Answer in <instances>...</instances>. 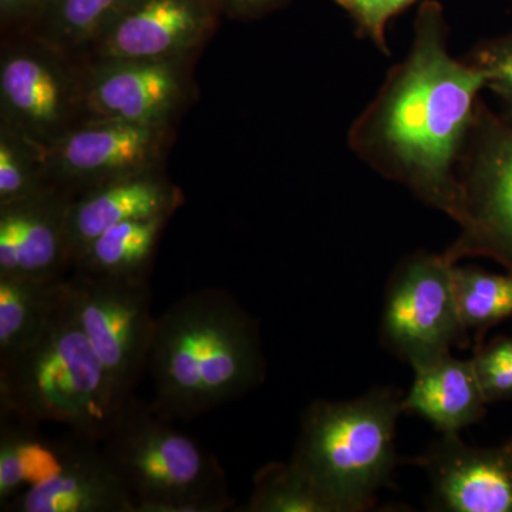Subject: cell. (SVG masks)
Returning <instances> with one entry per match:
<instances>
[{
  "label": "cell",
  "mask_w": 512,
  "mask_h": 512,
  "mask_svg": "<svg viewBox=\"0 0 512 512\" xmlns=\"http://www.w3.org/2000/svg\"><path fill=\"white\" fill-rule=\"evenodd\" d=\"M148 370L158 412L197 419L264 382L258 323L224 289L187 293L157 316Z\"/></svg>",
  "instance_id": "cell-1"
},
{
  "label": "cell",
  "mask_w": 512,
  "mask_h": 512,
  "mask_svg": "<svg viewBox=\"0 0 512 512\" xmlns=\"http://www.w3.org/2000/svg\"><path fill=\"white\" fill-rule=\"evenodd\" d=\"M0 413L36 426L60 424L94 441L109 434L119 409L77 316L69 278L39 338L0 365Z\"/></svg>",
  "instance_id": "cell-2"
},
{
  "label": "cell",
  "mask_w": 512,
  "mask_h": 512,
  "mask_svg": "<svg viewBox=\"0 0 512 512\" xmlns=\"http://www.w3.org/2000/svg\"><path fill=\"white\" fill-rule=\"evenodd\" d=\"M402 397L375 389L349 402H313L302 416L291 460L339 512L375 505L396 466V427Z\"/></svg>",
  "instance_id": "cell-3"
},
{
  "label": "cell",
  "mask_w": 512,
  "mask_h": 512,
  "mask_svg": "<svg viewBox=\"0 0 512 512\" xmlns=\"http://www.w3.org/2000/svg\"><path fill=\"white\" fill-rule=\"evenodd\" d=\"M174 423L134 396L101 441L137 512L235 511L218 458Z\"/></svg>",
  "instance_id": "cell-4"
},
{
  "label": "cell",
  "mask_w": 512,
  "mask_h": 512,
  "mask_svg": "<svg viewBox=\"0 0 512 512\" xmlns=\"http://www.w3.org/2000/svg\"><path fill=\"white\" fill-rule=\"evenodd\" d=\"M491 82L488 69L454 62L426 39L414 53L392 94L384 119V134L404 163L429 190L443 197L448 164L476 94Z\"/></svg>",
  "instance_id": "cell-5"
},
{
  "label": "cell",
  "mask_w": 512,
  "mask_h": 512,
  "mask_svg": "<svg viewBox=\"0 0 512 512\" xmlns=\"http://www.w3.org/2000/svg\"><path fill=\"white\" fill-rule=\"evenodd\" d=\"M83 120L82 62L30 33L3 36L0 128L42 150Z\"/></svg>",
  "instance_id": "cell-6"
},
{
  "label": "cell",
  "mask_w": 512,
  "mask_h": 512,
  "mask_svg": "<svg viewBox=\"0 0 512 512\" xmlns=\"http://www.w3.org/2000/svg\"><path fill=\"white\" fill-rule=\"evenodd\" d=\"M69 285L77 316L99 356L120 412L136 396L148 370L157 320L151 312L150 284L73 272Z\"/></svg>",
  "instance_id": "cell-7"
},
{
  "label": "cell",
  "mask_w": 512,
  "mask_h": 512,
  "mask_svg": "<svg viewBox=\"0 0 512 512\" xmlns=\"http://www.w3.org/2000/svg\"><path fill=\"white\" fill-rule=\"evenodd\" d=\"M451 269L447 256H420L407 262L387 288L383 340L412 367L450 353L466 338Z\"/></svg>",
  "instance_id": "cell-8"
},
{
  "label": "cell",
  "mask_w": 512,
  "mask_h": 512,
  "mask_svg": "<svg viewBox=\"0 0 512 512\" xmlns=\"http://www.w3.org/2000/svg\"><path fill=\"white\" fill-rule=\"evenodd\" d=\"M171 127L114 120H83L42 148L53 187L76 195L117 178L163 168Z\"/></svg>",
  "instance_id": "cell-9"
},
{
  "label": "cell",
  "mask_w": 512,
  "mask_h": 512,
  "mask_svg": "<svg viewBox=\"0 0 512 512\" xmlns=\"http://www.w3.org/2000/svg\"><path fill=\"white\" fill-rule=\"evenodd\" d=\"M191 60H80L84 120L173 126L192 94Z\"/></svg>",
  "instance_id": "cell-10"
},
{
  "label": "cell",
  "mask_w": 512,
  "mask_h": 512,
  "mask_svg": "<svg viewBox=\"0 0 512 512\" xmlns=\"http://www.w3.org/2000/svg\"><path fill=\"white\" fill-rule=\"evenodd\" d=\"M220 15L215 0H124L79 60L192 57Z\"/></svg>",
  "instance_id": "cell-11"
},
{
  "label": "cell",
  "mask_w": 512,
  "mask_h": 512,
  "mask_svg": "<svg viewBox=\"0 0 512 512\" xmlns=\"http://www.w3.org/2000/svg\"><path fill=\"white\" fill-rule=\"evenodd\" d=\"M416 464L429 476L440 510L512 512V439L480 448L443 434Z\"/></svg>",
  "instance_id": "cell-12"
},
{
  "label": "cell",
  "mask_w": 512,
  "mask_h": 512,
  "mask_svg": "<svg viewBox=\"0 0 512 512\" xmlns=\"http://www.w3.org/2000/svg\"><path fill=\"white\" fill-rule=\"evenodd\" d=\"M2 511L137 512V501L101 441L73 434L66 440L59 466L13 498Z\"/></svg>",
  "instance_id": "cell-13"
},
{
  "label": "cell",
  "mask_w": 512,
  "mask_h": 512,
  "mask_svg": "<svg viewBox=\"0 0 512 512\" xmlns=\"http://www.w3.org/2000/svg\"><path fill=\"white\" fill-rule=\"evenodd\" d=\"M74 195L60 188L0 207V276L57 282L72 271L67 215Z\"/></svg>",
  "instance_id": "cell-14"
},
{
  "label": "cell",
  "mask_w": 512,
  "mask_h": 512,
  "mask_svg": "<svg viewBox=\"0 0 512 512\" xmlns=\"http://www.w3.org/2000/svg\"><path fill=\"white\" fill-rule=\"evenodd\" d=\"M183 201V192L168 180L163 168L117 178L76 195L67 215L72 264L110 228L141 218L174 215Z\"/></svg>",
  "instance_id": "cell-15"
},
{
  "label": "cell",
  "mask_w": 512,
  "mask_h": 512,
  "mask_svg": "<svg viewBox=\"0 0 512 512\" xmlns=\"http://www.w3.org/2000/svg\"><path fill=\"white\" fill-rule=\"evenodd\" d=\"M414 380L403 413L417 414L440 433L458 434L487 413L488 400L473 360L444 353L413 366Z\"/></svg>",
  "instance_id": "cell-16"
},
{
  "label": "cell",
  "mask_w": 512,
  "mask_h": 512,
  "mask_svg": "<svg viewBox=\"0 0 512 512\" xmlns=\"http://www.w3.org/2000/svg\"><path fill=\"white\" fill-rule=\"evenodd\" d=\"M171 214L123 222L94 239L73 265V272L94 278L148 282L158 244Z\"/></svg>",
  "instance_id": "cell-17"
},
{
  "label": "cell",
  "mask_w": 512,
  "mask_h": 512,
  "mask_svg": "<svg viewBox=\"0 0 512 512\" xmlns=\"http://www.w3.org/2000/svg\"><path fill=\"white\" fill-rule=\"evenodd\" d=\"M473 242L446 255L451 262L468 248L495 256L512 272V137L495 148L476 201L466 212Z\"/></svg>",
  "instance_id": "cell-18"
},
{
  "label": "cell",
  "mask_w": 512,
  "mask_h": 512,
  "mask_svg": "<svg viewBox=\"0 0 512 512\" xmlns=\"http://www.w3.org/2000/svg\"><path fill=\"white\" fill-rule=\"evenodd\" d=\"M66 440L43 436L36 424L2 416L0 511L30 485L49 476L62 460Z\"/></svg>",
  "instance_id": "cell-19"
},
{
  "label": "cell",
  "mask_w": 512,
  "mask_h": 512,
  "mask_svg": "<svg viewBox=\"0 0 512 512\" xmlns=\"http://www.w3.org/2000/svg\"><path fill=\"white\" fill-rule=\"evenodd\" d=\"M63 281L0 276V365L15 359L39 338Z\"/></svg>",
  "instance_id": "cell-20"
},
{
  "label": "cell",
  "mask_w": 512,
  "mask_h": 512,
  "mask_svg": "<svg viewBox=\"0 0 512 512\" xmlns=\"http://www.w3.org/2000/svg\"><path fill=\"white\" fill-rule=\"evenodd\" d=\"M124 0H46L26 33L79 60Z\"/></svg>",
  "instance_id": "cell-21"
},
{
  "label": "cell",
  "mask_w": 512,
  "mask_h": 512,
  "mask_svg": "<svg viewBox=\"0 0 512 512\" xmlns=\"http://www.w3.org/2000/svg\"><path fill=\"white\" fill-rule=\"evenodd\" d=\"M237 512H339L295 461L271 463L254 477L247 503Z\"/></svg>",
  "instance_id": "cell-22"
},
{
  "label": "cell",
  "mask_w": 512,
  "mask_h": 512,
  "mask_svg": "<svg viewBox=\"0 0 512 512\" xmlns=\"http://www.w3.org/2000/svg\"><path fill=\"white\" fill-rule=\"evenodd\" d=\"M458 315L466 330L485 329L512 318V272L490 274L477 269H451Z\"/></svg>",
  "instance_id": "cell-23"
},
{
  "label": "cell",
  "mask_w": 512,
  "mask_h": 512,
  "mask_svg": "<svg viewBox=\"0 0 512 512\" xmlns=\"http://www.w3.org/2000/svg\"><path fill=\"white\" fill-rule=\"evenodd\" d=\"M53 187L42 150L19 134L0 128V207L28 200Z\"/></svg>",
  "instance_id": "cell-24"
},
{
  "label": "cell",
  "mask_w": 512,
  "mask_h": 512,
  "mask_svg": "<svg viewBox=\"0 0 512 512\" xmlns=\"http://www.w3.org/2000/svg\"><path fill=\"white\" fill-rule=\"evenodd\" d=\"M471 360L488 403L512 399V339L481 349Z\"/></svg>",
  "instance_id": "cell-25"
},
{
  "label": "cell",
  "mask_w": 512,
  "mask_h": 512,
  "mask_svg": "<svg viewBox=\"0 0 512 512\" xmlns=\"http://www.w3.org/2000/svg\"><path fill=\"white\" fill-rule=\"evenodd\" d=\"M45 5L46 0H0L3 36L28 32Z\"/></svg>",
  "instance_id": "cell-26"
},
{
  "label": "cell",
  "mask_w": 512,
  "mask_h": 512,
  "mask_svg": "<svg viewBox=\"0 0 512 512\" xmlns=\"http://www.w3.org/2000/svg\"><path fill=\"white\" fill-rule=\"evenodd\" d=\"M215 2L221 13L232 18H247L278 5L281 0H215Z\"/></svg>",
  "instance_id": "cell-27"
},
{
  "label": "cell",
  "mask_w": 512,
  "mask_h": 512,
  "mask_svg": "<svg viewBox=\"0 0 512 512\" xmlns=\"http://www.w3.org/2000/svg\"><path fill=\"white\" fill-rule=\"evenodd\" d=\"M487 69L491 73V82L500 84L512 96V43L493 57Z\"/></svg>",
  "instance_id": "cell-28"
},
{
  "label": "cell",
  "mask_w": 512,
  "mask_h": 512,
  "mask_svg": "<svg viewBox=\"0 0 512 512\" xmlns=\"http://www.w3.org/2000/svg\"><path fill=\"white\" fill-rule=\"evenodd\" d=\"M414 0H372V8H370L369 19H367L366 25L369 26L373 32L380 35L384 22L396 13L397 10L404 8Z\"/></svg>",
  "instance_id": "cell-29"
},
{
  "label": "cell",
  "mask_w": 512,
  "mask_h": 512,
  "mask_svg": "<svg viewBox=\"0 0 512 512\" xmlns=\"http://www.w3.org/2000/svg\"><path fill=\"white\" fill-rule=\"evenodd\" d=\"M340 2L346 3L350 9L355 10L363 22L366 23L367 19H369L372 0H340Z\"/></svg>",
  "instance_id": "cell-30"
}]
</instances>
